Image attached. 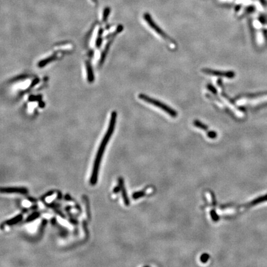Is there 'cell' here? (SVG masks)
I'll return each instance as SVG.
<instances>
[{
	"label": "cell",
	"mask_w": 267,
	"mask_h": 267,
	"mask_svg": "<svg viewBox=\"0 0 267 267\" xmlns=\"http://www.w3.org/2000/svg\"><path fill=\"white\" fill-rule=\"evenodd\" d=\"M92 1H93V2H96V0H92Z\"/></svg>",
	"instance_id": "ac0fdd59"
},
{
	"label": "cell",
	"mask_w": 267,
	"mask_h": 267,
	"mask_svg": "<svg viewBox=\"0 0 267 267\" xmlns=\"http://www.w3.org/2000/svg\"><path fill=\"white\" fill-rule=\"evenodd\" d=\"M110 9L108 8H106L105 10L104 14H103V21H105L106 20V19H107L108 15L110 14Z\"/></svg>",
	"instance_id": "2e32d148"
},
{
	"label": "cell",
	"mask_w": 267,
	"mask_h": 267,
	"mask_svg": "<svg viewBox=\"0 0 267 267\" xmlns=\"http://www.w3.org/2000/svg\"><path fill=\"white\" fill-rule=\"evenodd\" d=\"M207 136L211 139H214L217 137V133L215 131H209L207 132Z\"/></svg>",
	"instance_id": "9a60e30c"
},
{
	"label": "cell",
	"mask_w": 267,
	"mask_h": 267,
	"mask_svg": "<svg viewBox=\"0 0 267 267\" xmlns=\"http://www.w3.org/2000/svg\"><path fill=\"white\" fill-rule=\"evenodd\" d=\"M39 216V213H34V214L30 216L29 217V220H34V219L37 218V217Z\"/></svg>",
	"instance_id": "e0dca14e"
},
{
	"label": "cell",
	"mask_w": 267,
	"mask_h": 267,
	"mask_svg": "<svg viewBox=\"0 0 267 267\" xmlns=\"http://www.w3.org/2000/svg\"><path fill=\"white\" fill-rule=\"evenodd\" d=\"M210 215L211 216L212 220L215 222L219 221V220H220V216L216 214L215 210H213L210 211Z\"/></svg>",
	"instance_id": "4fadbf2b"
},
{
	"label": "cell",
	"mask_w": 267,
	"mask_h": 267,
	"mask_svg": "<svg viewBox=\"0 0 267 267\" xmlns=\"http://www.w3.org/2000/svg\"><path fill=\"white\" fill-rule=\"evenodd\" d=\"M119 187H120L121 192H122V197H123L124 204L126 206L129 205V199H128L127 194H126V191L125 189L124 184V181L121 178H120L119 179Z\"/></svg>",
	"instance_id": "8992f818"
},
{
	"label": "cell",
	"mask_w": 267,
	"mask_h": 267,
	"mask_svg": "<svg viewBox=\"0 0 267 267\" xmlns=\"http://www.w3.org/2000/svg\"><path fill=\"white\" fill-rule=\"evenodd\" d=\"M194 125L196 127L200 128V129H202V130H204L205 131H207V132L209 131V127H208L207 126H206L205 124H204V123H202V122H201L199 120H195L194 121Z\"/></svg>",
	"instance_id": "9c48e42d"
},
{
	"label": "cell",
	"mask_w": 267,
	"mask_h": 267,
	"mask_svg": "<svg viewBox=\"0 0 267 267\" xmlns=\"http://www.w3.org/2000/svg\"><path fill=\"white\" fill-rule=\"evenodd\" d=\"M145 195V191L137 192H135V193L132 195V198L134 199H138L141 198V197L144 196Z\"/></svg>",
	"instance_id": "7c38bea8"
},
{
	"label": "cell",
	"mask_w": 267,
	"mask_h": 267,
	"mask_svg": "<svg viewBox=\"0 0 267 267\" xmlns=\"http://www.w3.org/2000/svg\"><path fill=\"white\" fill-rule=\"evenodd\" d=\"M55 58H56V56H55V55H53L51 56H50L48 58L45 59V60H41L40 62H39L38 66L40 67H44V66H46L48 63H49L51 62L52 61L55 60Z\"/></svg>",
	"instance_id": "ba28073f"
},
{
	"label": "cell",
	"mask_w": 267,
	"mask_h": 267,
	"mask_svg": "<svg viewBox=\"0 0 267 267\" xmlns=\"http://www.w3.org/2000/svg\"><path fill=\"white\" fill-rule=\"evenodd\" d=\"M116 116H117V115H116V112L115 111L112 112L108 130H107V131H106L105 135L103 138V140L101 142L100 147L98 148V150L97 153V155H96V158H95V160L93 167L92 173L91 178H90V184L93 185H95L96 183H97V182L98 173V170H99V168H100V163L101 161V158H102V156H103V152L105 150V148H106V145H107L108 142H109L112 134H113V132L115 130L116 121Z\"/></svg>",
	"instance_id": "6da1fadb"
},
{
	"label": "cell",
	"mask_w": 267,
	"mask_h": 267,
	"mask_svg": "<svg viewBox=\"0 0 267 267\" xmlns=\"http://www.w3.org/2000/svg\"><path fill=\"white\" fill-rule=\"evenodd\" d=\"M138 98H139L141 100L145 101V102L149 103L150 105H152L155 107L160 109L161 110L165 112L167 115H169L171 117H176L178 116V113L175 111L174 109L172 108H171L170 106L167 105L165 103L162 102L159 100H157L155 98H151L148 96L141 93L139 95H138Z\"/></svg>",
	"instance_id": "7a4b0ae2"
},
{
	"label": "cell",
	"mask_w": 267,
	"mask_h": 267,
	"mask_svg": "<svg viewBox=\"0 0 267 267\" xmlns=\"http://www.w3.org/2000/svg\"><path fill=\"white\" fill-rule=\"evenodd\" d=\"M144 19H145L148 25L150 26V27L155 32L157 33L158 35H159L162 39H163V40L166 41L171 48H174L176 46L174 41L154 22V21L151 18L150 14H145V15H144Z\"/></svg>",
	"instance_id": "3957f363"
},
{
	"label": "cell",
	"mask_w": 267,
	"mask_h": 267,
	"mask_svg": "<svg viewBox=\"0 0 267 267\" xmlns=\"http://www.w3.org/2000/svg\"><path fill=\"white\" fill-rule=\"evenodd\" d=\"M210 258V255L207 254H204L201 255L200 257V261L202 263H207V261L209 260Z\"/></svg>",
	"instance_id": "5bb4252c"
},
{
	"label": "cell",
	"mask_w": 267,
	"mask_h": 267,
	"mask_svg": "<svg viewBox=\"0 0 267 267\" xmlns=\"http://www.w3.org/2000/svg\"><path fill=\"white\" fill-rule=\"evenodd\" d=\"M21 219H22V216H21V215H19V216H18L17 217H15V218H14L11 219V220H8V221L6 222V224H8V225H14V224L17 223H18L19 221H20V220H21Z\"/></svg>",
	"instance_id": "8fae6325"
},
{
	"label": "cell",
	"mask_w": 267,
	"mask_h": 267,
	"mask_svg": "<svg viewBox=\"0 0 267 267\" xmlns=\"http://www.w3.org/2000/svg\"><path fill=\"white\" fill-rule=\"evenodd\" d=\"M266 200H267V195H266L265 196H263V197H259V198H258L257 199H255L252 202H251L250 203H249V204L247 205L248 206L255 205L256 204H259V203H261V202H264V201H266Z\"/></svg>",
	"instance_id": "30bf717a"
},
{
	"label": "cell",
	"mask_w": 267,
	"mask_h": 267,
	"mask_svg": "<svg viewBox=\"0 0 267 267\" xmlns=\"http://www.w3.org/2000/svg\"><path fill=\"white\" fill-rule=\"evenodd\" d=\"M202 72L207 74V75L226 77L228 79H232L235 77V73L233 71H216L213 70L211 69H203L202 70Z\"/></svg>",
	"instance_id": "277c9868"
},
{
	"label": "cell",
	"mask_w": 267,
	"mask_h": 267,
	"mask_svg": "<svg viewBox=\"0 0 267 267\" xmlns=\"http://www.w3.org/2000/svg\"><path fill=\"white\" fill-rule=\"evenodd\" d=\"M2 193H8V194H25L28 192V190L25 188H2L1 190Z\"/></svg>",
	"instance_id": "5b68a950"
},
{
	"label": "cell",
	"mask_w": 267,
	"mask_h": 267,
	"mask_svg": "<svg viewBox=\"0 0 267 267\" xmlns=\"http://www.w3.org/2000/svg\"><path fill=\"white\" fill-rule=\"evenodd\" d=\"M86 69L87 74V79L89 82H92L94 81L93 72L91 65L89 62H86Z\"/></svg>",
	"instance_id": "52a82bcc"
}]
</instances>
